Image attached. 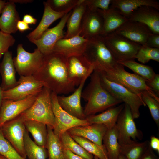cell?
Masks as SVG:
<instances>
[{
	"label": "cell",
	"mask_w": 159,
	"mask_h": 159,
	"mask_svg": "<svg viewBox=\"0 0 159 159\" xmlns=\"http://www.w3.org/2000/svg\"><path fill=\"white\" fill-rule=\"evenodd\" d=\"M0 159H7L0 154Z\"/></svg>",
	"instance_id": "obj_54"
},
{
	"label": "cell",
	"mask_w": 159,
	"mask_h": 159,
	"mask_svg": "<svg viewBox=\"0 0 159 159\" xmlns=\"http://www.w3.org/2000/svg\"><path fill=\"white\" fill-rule=\"evenodd\" d=\"M59 138L64 149L86 159H93V155L76 142L67 131L63 133Z\"/></svg>",
	"instance_id": "obj_35"
},
{
	"label": "cell",
	"mask_w": 159,
	"mask_h": 159,
	"mask_svg": "<svg viewBox=\"0 0 159 159\" xmlns=\"http://www.w3.org/2000/svg\"><path fill=\"white\" fill-rule=\"evenodd\" d=\"M141 98L150 112L153 120L158 127L159 125V102L150 95L146 91L141 93Z\"/></svg>",
	"instance_id": "obj_38"
},
{
	"label": "cell",
	"mask_w": 159,
	"mask_h": 159,
	"mask_svg": "<svg viewBox=\"0 0 159 159\" xmlns=\"http://www.w3.org/2000/svg\"><path fill=\"white\" fill-rule=\"evenodd\" d=\"M141 159H158L155 154L153 149L149 146Z\"/></svg>",
	"instance_id": "obj_47"
},
{
	"label": "cell",
	"mask_w": 159,
	"mask_h": 159,
	"mask_svg": "<svg viewBox=\"0 0 159 159\" xmlns=\"http://www.w3.org/2000/svg\"><path fill=\"white\" fill-rule=\"evenodd\" d=\"M71 136L76 142L89 153L99 159H108L106 150L103 145L100 146L83 137Z\"/></svg>",
	"instance_id": "obj_36"
},
{
	"label": "cell",
	"mask_w": 159,
	"mask_h": 159,
	"mask_svg": "<svg viewBox=\"0 0 159 159\" xmlns=\"http://www.w3.org/2000/svg\"><path fill=\"white\" fill-rule=\"evenodd\" d=\"M15 42V39L12 35L0 30V59L4 54L9 51V47L12 46Z\"/></svg>",
	"instance_id": "obj_41"
},
{
	"label": "cell",
	"mask_w": 159,
	"mask_h": 159,
	"mask_svg": "<svg viewBox=\"0 0 159 159\" xmlns=\"http://www.w3.org/2000/svg\"><path fill=\"white\" fill-rule=\"evenodd\" d=\"M1 14L0 30L9 34L16 32L17 23L20 20L15 3L11 0L6 2Z\"/></svg>",
	"instance_id": "obj_23"
},
{
	"label": "cell",
	"mask_w": 159,
	"mask_h": 159,
	"mask_svg": "<svg viewBox=\"0 0 159 159\" xmlns=\"http://www.w3.org/2000/svg\"><path fill=\"white\" fill-rule=\"evenodd\" d=\"M103 25V18L99 12L97 10L91 11L87 8L83 18L80 35L87 39L101 36Z\"/></svg>",
	"instance_id": "obj_19"
},
{
	"label": "cell",
	"mask_w": 159,
	"mask_h": 159,
	"mask_svg": "<svg viewBox=\"0 0 159 159\" xmlns=\"http://www.w3.org/2000/svg\"><path fill=\"white\" fill-rule=\"evenodd\" d=\"M17 28L20 32H23L24 31L31 29L29 24L22 21L19 20L18 21L17 24Z\"/></svg>",
	"instance_id": "obj_48"
},
{
	"label": "cell",
	"mask_w": 159,
	"mask_h": 159,
	"mask_svg": "<svg viewBox=\"0 0 159 159\" xmlns=\"http://www.w3.org/2000/svg\"><path fill=\"white\" fill-rule=\"evenodd\" d=\"M102 37L106 46L117 62L134 59L141 46L115 32Z\"/></svg>",
	"instance_id": "obj_8"
},
{
	"label": "cell",
	"mask_w": 159,
	"mask_h": 159,
	"mask_svg": "<svg viewBox=\"0 0 159 159\" xmlns=\"http://www.w3.org/2000/svg\"><path fill=\"white\" fill-rule=\"evenodd\" d=\"M149 146L148 140L142 142L134 141L130 144L120 145V154L126 159H141Z\"/></svg>",
	"instance_id": "obj_31"
},
{
	"label": "cell",
	"mask_w": 159,
	"mask_h": 159,
	"mask_svg": "<svg viewBox=\"0 0 159 159\" xmlns=\"http://www.w3.org/2000/svg\"><path fill=\"white\" fill-rule=\"evenodd\" d=\"M37 94L19 100L3 99L0 111V128L6 122L17 117L30 107Z\"/></svg>",
	"instance_id": "obj_15"
},
{
	"label": "cell",
	"mask_w": 159,
	"mask_h": 159,
	"mask_svg": "<svg viewBox=\"0 0 159 159\" xmlns=\"http://www.w3.org/2000/svg\"><path fill=\"white\" fill-rule=\"evenodd\" d=\"M88 39L80 35L68 38H62L55 44L52 52L61 54L66 58L84 54Z\"/></svg>",
	"instance_id": "obj_18"
},
{
	"label": "cell",
	"mask_w": 159,
	"mask_h": 159,
	"mask_svg": "<svg viewBox=\"0 0 159 159\" xmlns=\"http://www.w3.org/2000/svg\"><path fill=\"white\" fill-rule=\"evenodd\" d=\"M130 107L125 104L115 125L120 145L131 143L136 141V139H142L143 133L137 128Z\"/></svg>",
	"instance_id": "obj_9"
},
{
	"label": "cell",
	"mask_w": 159,
	"mask_h": 159,
	"mask_svg": "<svg viewBox=\"0 0 159 159\" xmlns=\"http://www.w3.org/2000/svg\"><path fill=\"white\" fill-rule=\"evenodd\" d=\"M150 142V146L153 149L159 153V139L154 136H151Z\"/></svg>",
	"instance_id": "obj_45"
},
{
	"label": "cell",
	"mask_w": 159,
	"mask_h": 159,
	"mask_svg": "<svg viewBox=\"0 0 159 159\" xmlns=\"http://www.w3.org/2000/svg\"><path fill=\"white\" fill-rule=\"evenodd\" d=\"M155 8L142 6L130 16L129 21L138 22L148 26L153 34H159V12Z\"/></svg>",
	"instance_id": "obj_20"
},
{
	"label": "cell",
	"mask_w": 159,
	"mask_h": 159,
	"mask_svg": "<svg viewBox=\"0 0 159 159\" xmlns=\"http://www.w3.org/2000/svg\"><path fill=\"white\" fill-rule=\"evenodd\" d=\"M135 58L143 64L147 63L150 60L159 62V48L141 46Z\"/></svg>",
	"instance_id": "obj_37"
},
{
	"label": "cell",
	"mask_w": 159,
	"mask_h": 159,
	"mask_svg": "<svg viewBox=\"0 0 159 159\" xmlns=\"http://www.w3.org/2000/svg\"><path fill=\"white\" fill-rule=\"evenodd\" d=\"M97 10L101 14L103 19L102 36L114 32L128 20L117 10L110 7L106 10Z\"/></svg>",
	"instance_id": "obj_26"
},
{
	"label": "cell",
	"mask_w": 159,
	"mask_h": 159,
	"mask_svg": "<svg viewBox=\"0 0 159 159\" xmlns=\"http://www.w3.org/2000/svg\"><path fill=\"white\" fill-rule=\"evenodd\" d=\"M63 152L64 159H86L67 149L64 148Z\"/></svg>",
	"instance_id": "obj_46"
},
{
	"label": "cell",
	"mask_w": 159,
	"mask_h": 159,
	"mask_svg": "<svg viewBox=\"0 0 159 159\" xmlns=\"http://www.w3.org/2000/svg\"><path fill=\"white\" fill-rule=\"evenodd\" d=\"M146 82L148 86L158 96L159 94V74H155L153 78Z\"/></svg>",
	"instance_id": "obj_43"
},
{
	"label": "cell",
	"mask_w": 159,
	"mask_h": 159,
	"mask_svg": "<svg viewBox=\"0 0 159 159\" xmlns=\"http://www.w3.org/2000/svg\"><path fill=\"white\" fill-rule=\"evenodd\" d=\"M143 6L159 10V3L155 0H112L110 7L117 9L128 19L135 11Z\"/></svg>",
	"instance_id": "obj_25"
},
{
	"label": "cell",
	"mask_w": 159,
	"mask_h": 159,
	"mask_svg": "<svg viewBox=\"0 0 159 159\" xmlns=\"http://www.w3.org/2000/svg\"><path fill=\"white\" fill-rule=\"evenodd\" d=\"M44 85L32 76H20L18 84L10 89L2 91L3 99L19 100L38 94Z\"/></svg>",
	"instance_id": "obj_12"
},
{
	"label": "cell",
	"mask_w": 159,
	"mask_h": 159,
	"mask_svg": "<svg viewBox=\"0 0 159 159\" xmlns=\"http://www.w3.org/2000/svg\"><path fill=\"white\" fill-rule=\"evenodd\" d=\"M16 72L12 52L8 51L4 54L2 60L0 63V74L2 78L0 85L3 91L10 89L17 85Z\"/></svg>",
	"instance_id": "obj_22"
},
{
	"label": "cell",
	"mask_w": 159,
	"mask_h": 159,
	"mask_svg": "<svg viewBox=\"0 0 159 159\" xmlns=\"http://www.w3.org/2000/svg\"><path fill=\"white\" fill-rule=\"evenodd\" d=\"M81 0H49L47 1L54 11L60 12L69 13Z\"/></svg>",
	"instance_id": "obj_40"
},
{
	"label": "cell",
	"mask_w": 159,
	"mask_h": 159,
	"mask_svg": "<svg viewBox=\"0 0 159 159\" xmlns=\"http://www.w3.org/2000/svg\"><path fill=\"white\" fill-rule=\"evenodd\" d=\"M119 159H126L125 157L122 155L121 154H120Z\"/></svg>",
	"instance_id": "obj_53"
},
{
	"label": "cell",
	"mask_w": 159,
	"mask_h": 159,
	"mask_svg": "<svg viewBox=\"0 0 159 159\" xmlns=\"http://www.w3.org/2000/svg\"><path fill=\"white\" fill-rule=\"evenodd\" d=\"M24 123L26 129L32 135L34 142L46 148L48 135L46 125L33 120L25 121Z\"/></svg>",
	"instance_id": "obj_29"
},
{
	"label": "cell",
	"mask_w": 159,
	"mask_h": 159,
	"mask_svg": "<svg viewBox=\"0 0 159 159\" xmlns=\"http://www.w3.org/2000/svg\"><path fill=\"white\" fill-rule=\"evenodd\" d=\"M102 141L107 152L108 159H119L120 145L118 142L117 132L115 125L107 130Z\"/></svg>",
	"instance_id": "obj_30"
},
{
	"label": "cell",
	"mask_w": 159,
	"mask_h": 159,
	"mask_svg": "<svg viewBox=\"0 0 159 159\" xmlns=\"http://www.w3.org/2000/svg\"><path fill=\"white\" fill-rule=\"evenodd\" d=\"M11 1L14 2L15 3H28L32 2V0H12Z\"/></svg>",
	"instance_id": "obj_50"
},
{
	"label": "cell",
	"mask_w": 159,
	"mask_h": 159,
	"mask_svg": "<svg viewBox=\"0 0 159 159\" xmlns=\"http://www.w3.org/2000/svg\"><path fill=\"white\" fill-rule=\"evenodd\" d=\"M24 121L19 115L6 122L0 128L4 137L23 158H27L24 146L26 130Z\"/></svg>",
	"instance_id": "obj_11"
},
{
	"label": "cell",
	"mask_w": 159,
	"mask_h": 159,
	"mask_svg": "<svg viewBox=\"0 0 159 159\" xmlns=\"http://www.w3.org/2000/svg\"><path fill=\"white\" fill-rule=\"evenodd\" d=\"M107 130L103 125L92 124L76 127L67 131L71 135L83 137L102 146L103 137Z\"/></svg>",
	"instance_id": "obj_21"
},
{
	"label": "cell",
	"mask_w": 159,
	"mask_h": 159,
	"mask_svg": "<svg viewBox=\"0 0 159 159\" xmlns=\"http://www.w3.org/2000/svg\"><path fill=\"white\" fill-rule=\"evenodd\" d=\"M117 62L124 67L129 68L133 71L134 74L147 81L151 80L156 74L150 66L137 62L134 59L120 61Z\"/></svg>",
	"instance_id": "obj_34"
},
{
	"label": "cell",
	"mask_w": 159,
	"mask_h": 159,
	"mask_svg": "<svg viewBox=\"0 0 159 159\" xmlns=\"http://www.w3.org/2000/svg\"><path fill=\"white\" fill-rule=\"evenodd\" d=\"M2 91L3 90L0 85V111L2 100H3L2 97Z\"/></svg>",
	"instance_id": "obj_52"
},
{
	"label": "cell",
	"mask_w": 159,
	"mask_h": 159,
	"mask_svg": "<svg viewBox=\"0 0 159 159\" xmlns=\"http://www.w3.org/2000/svg\"><path fill=\"white\" fill-rule=\"evenodd\" d=\"M47 126L48 135L46 148L48 159H64V148L59 138L54 133L53 129Z\"/></svg>",
	"instance_id": "obj_32"
},
{
	"label": "cell",
	"mask_w": 159,
	"mask_h": 159,
	"mask_svg": "<svg viewBox=\"0 0 159 159\" xmlns=\"http://www.w3.org/2000/svg\"><path fill=\"white\" fill-rule=\"evenodd\" d=\"M57 95L51 92V100L55 120L53 130L56 135L59 138L63 133L72 128L90 125L86 119L78 118L64 110L59 104Z\"/></svg>",
	"instance_id": "obj_10"
},
{
	"label": "cell",
	"mask_w": 159,
	"mask_h": 159,
	"mask_svg": "<svg viewBox=\"0 0 159 159\" xmlns=\"http://www.w3.org/2000/svg\"><path fill=\"white\" fill-rule=\"evenodd\" d=\"M6 2L4 0H0V15Z\"/></svg>",
	"instance_id": "obj_51"
},
{
	"label": "cell",
	"mask_w": 159,
	"mask_h": 159,
	"mask_svg": "<svg viewBox=\"0 0 159 159\" xmlns=\"http://www.w3.org/2000/svg\"><path fill=\"white\" fill-rule=\"evenodd\" d=\"M51 91L44 87L37 94L32 105L20 115L24 121L33 120L43 123L53 130L55 126Z\"/></svg>",
	"instance_id": "obj_4"
},
{
	"label": "cell",
	"mask_w": 159,
	"mask_h": 159,
	"mask_svg": "<svg viewBox=\"0 0 159 159\" xmlns=\"http://www.w3.org/2000/svg\"><path fill=\"white\" fill-rule=\"evenodd\" d=\"M114 32L141 46L146 45L148 37L153 33L145 24L128 20Z\"/></svg>",
	"instance_id": "obj_16"
},
{
	"label": "cell",
	"mask_w": 159,
	"mask_h": 159,
	"mask_svg": "<svg viewBox=\"0 0 159 159\" xmlns=\"http://www.w3.org/2000/svg\"><path fill=\"white\" fill-rule=\"evenodd\" d=\"M112 0H85L84 2L89 10L96 11L98 9L103 10L109 9Z\"/></svg>",
	"instance_id": "obj_42"
},
{
	"label": "cell",
	"mask_w": 159,
	"mask_h": 159,
	"mask_svg": "<svg viewBox=\"0 0 159 159\" xmlns=\"http://www.w3.org/2000/svg\"><path fill=\"white\" fill-rule=\"evenodd\" d=\"M84 54L95 66V69L108 68L117 62L106 46L101 36L88 39Z\"/></svg>",
	"instance_id": "obj_6"
},
{
	"label": "cell",
	"mask_w": 159,
	"mask_h": 159,
	"mask_svg": "<svg viewBox=\"0 0 159 159\" xmlns=\"http://www.w3.org/2000/svg\"><path fill=\"white\" fill-rule=\"evenodd\" d=\"M24 146L28 159H46L48 153L46 148L37 145L29 136L26 129L24 135Z\"/></svg>",
	"instance_id": "obj_33"
},
{
	"label": "cell",
	"mask_w": 159,
	"mask_h": 159,
	"mask_svg": "<svg viewBox=\"0 0 159 159\" xmlns=\"http://www.w3.org/2000/svg\"><path fill=\"white\" fill-rule=\"evenodd\" d=\"M0 154L7 159H25L21 157L4 137L0 130Z\"/></svg>",
	"instance_id": "obj_39"
},
{
	"label": "cell",
	"mask_w": 159,
	"mask_h": 159,
	"mask_svg": "<svg viewBox=\"0 0 159 159\" xmlns=\"http://www.w3.org/2000/svg\"><path fill=\"white\" fill-rule=\"evenodd\" d=\"M84 0H81L71 11L66 24L67 30L64 38L80 35L83 18L87 8Z\"/></svg>",
	"instance_id": "obj_27"
},
{
	"label": "cell",
	"mask_w": 159,
	"mask_h": 159,
	"mask_svg": "<svg viewBox=\"0 0 159 159\" xmlns=\"http://www.w3.org/2000/svg\"><path fill=\"white\" fill-rule=\"evenodd\" d=\"M67 65L69 79L75 87L95 69L94 64L84 54L67 58Z\"/></svg>",
	"instance_id": "obj_14"
},
{
	"label": "cell",
	"mask_w": 159,
	"mask_h": 159,
	"mask_svg": "<svg viewBox=\"0 0 159 159\" xmlns=\"http://www.w3.org/2000/svg\"><path fill=\"white\" fill-rule=\"evenodd\" d=\"M88 77L85 78L81 81L71 95L67 96L57 95V97L59 104L64 110L72 115L81 119L86 118L81 106V100L83 88Z\"/></svg>",
	"instance_id": "obj_17"
},
{
	"label": "cell",
	"mask_w": 159,
	"mask_h": 159,
	"mask_svg": "<svg viewBox=\"0 0 159 159\" xmlns=\"http://www.w3.org/2000/svg\"><path fill=\"white\" fill-rule=\"evenodd\" d=\"M44 55L37 48L32 53L27 52L22 44H19L16 56L13 58L16 71L20 76L33 75L40 69Z\"/></svg>",
	"instance_id": "obj_7"
},
{
	"label": "cell",
	"mask_w": 159,
	"mask_h": 159,
	"mask_svg": "<svg viewBox=\"0 0 159 159\" xmlns=\"http://www.w3.org/2000/svg\"><path fill=\"white\" fill-rule=\"evenodd\" d=\"M124 105L125 104L123 103L117 106L110 107L98 115L87 116L86 119L89 124H102L108 129H111L115 125L118 116Z\"/></svg>",
	"instance_id": "obj_28"
},
{
	"label": "cell",
	"mask_w": 159,
	"mask_h": 159,
	"mask_svg": "<svg viewBox=\"0 0 159 159\" xmlns=\"http://www.w3.org/2000/svg\"><path fill=\"white\" fill-rule=\"evenodd\" d=\"M43 4L44 10L42 19L36 28L27 35L26 37L29 40L39 39L53 23L67 13L54 11L47 1L44 2Z\"/></svg>",
	"instance_id": "obj_24"
},
{
	"label": "cell",
	"mask_w": 159,
	"mask_h": 159,
	"mask_svg": "<svg viewBox=\"0 0 159 159\" xmlns=\"http://www.w3.org/2000/svg\"><path fill=\"white\" fill-rule=\"evenodd\" d=\"M71 12V11L65 14L56 26L47 29L39 39L29 40L44 56L52 53L56 43L64 38L63 29Z\"/></svg>",
	"instance_id": "obj_13"
},
{
	"label": "cell",
	"mask_w": 159,
	"mask_h": 159,
	"mask_svg": "<svg viewBox=\"0 0 159 159\" xmlns=\"http://www.w3.org/2000/svg\"><path fill=\"white\" fill-rule=\"evenodd\" d=\"M90 76V82L82 94V97L87 101L83 110L86 117L122 103L102 86L97 70H94Z\"/></svg>",
	"instance_id": "obj_2"
},
{
	"label": "cell",
	"mask_w": 159,
	"mask_h": 159,
	"mask_svg": "<svg viewBox=\"0 0 159 159\" xmlns=\"http://www.w3.org/2000/svg\"><path fill=\"white\" fill-rule=\"evenodd\" d=\"M33 76L57 95L68 94L76 89L69 78L67 58L58 53L44 56L42 66Z\"/></svg>",
	"instance_id": "obj_1"
},
{
	"label": "cell",
	"mask_w": 159,
	"mask_h": 159,
	"mask_svg": "<svg viewBox=\"0 0 159 159\" xmlns=\"http://www.w3.org/2000/svg\"><path fill=\"white\" fill-rule=\"evenodd\" d=\"M102 74L108 80L121 85L132 92L138 95L147 92L159 102L158 96L148 86L146 80L139 76L126 71L124 67L117 63L108 68L95 69Z\"/></svg>",
	"instance_id": "obj_3"
},
{
	"label": "cell",
	"mask_w": 159,
	"mask_h": 159,
	"mask_svg": "<svg viewBox=\"0 0 159 159\" xmlns=\"http://www.w3.org/2000/svg\"><path fill=\"white\" fill-rule=\"evenodd\" d=\"M23 21L29 24H35L37 22V19L30 14H26L24 15Z\"/></svg>",
	"instance_id": "obj_49"
},
{
	"label": "cell",
	"mask_w": 159,
	"mask_h": 159,
	"mask_svg": "<svg viewBox=\"0 0 159 159\" xmlns=\"http://www.w3.org/2000/svg\"><path fill=\"white\" fill-rule=\"evenodd\" d=\"M146 45L150 47L159 48V34L153 33L148 38Z\"/></svg>",
	"instance_id": "obj_44"
},
{
	"label": "cell",
	"mask_w": 159,
	"mask_h": 159,
	"mask_svg": "<svg viewBox=\"0 0 159 159\" xmlns=\"http://www.w3.org/2000/svg\"><path fill=\"white\" fill-rule=\"evenodd\" d=\"M97 71L99 74L101 84L104 88L115 98L128 105L134 118H138L140 116V107L146 106L141 95L135 93L123 86L110 80L103 74Z\"/></svg>",
	"instance_id": "obj_5"
}]
</instances>
